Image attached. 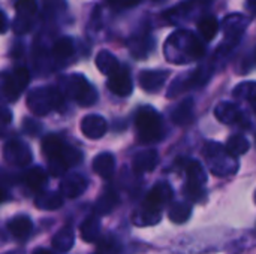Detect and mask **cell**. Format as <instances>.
<instances>
[{
  "label": "cell",
  "mask_w": 256,
  "mask_h": 254,
  "mask_svg": "<svg viewBox=\"0 0 256 254\" xmlns=\"http://www.w3.org/2000/svg\"><path fill=\"white\" fill-rule=\"evenodd\" d=\"M250 105H252V109H254V112L256 114V99H254V100L250 102Z\"/></svg>",
  "instance_id": "obj_45"
},
{
  "label": "cell",
  "mask_w": 256,
  "mask_h": 254,
  "mask_svg": "<svg viewBox=\"0 0 256 254\" xmlns=\"http://www.w3.org/2000/svg\"><path fill=\"white\" fill-rule=\"evenodd\" d=\"M250 1V4H256V0H249Z\"/></svg>",
  "instance_id": "obj_46"
},
{
  "label": "cell",
  "mask_w": 256,
  "mask_h": 254,
  "mask_svg": "<svg viewBox=\"0 0 256 254\" xmlns=\"http://www.w3.org/2000/svg\"><path fill=\"white\" fill-rule=\"evenodd\" d=\"M192 216V205L188 202H174L170 207L168 217L172 223L176 225H183L186 223Z\"/></svg>",
  "instance_id": "obj_21"
},
{
  "label": "cell",
  "mask_w": 256,
  "mask_h": 254,
  "mask_svg": "<svg viewBox=\"0 0 256 254\" xmlns=\"http://www.w3.org/2000/svg\"><path fill=\"white\" fill-rule=\"evenodd\" d=\"M96 66L106 76L112 75L116 70L120 69V63H118L117 57L114 54H111L110 51H100L96 55Z\"/></svg>",
  "instance_id": "obj_18"
},
{
  "label": "cell",
  "mask_w": 256,
  "mask_h": 254,
  "mask_svg": "<svg viewBox=\"0 0 256 254\" xmlns=\"http://www.w3.org/2000/svg\"><path fill=\"white\" fill-rule=\"evenodd\" d=\"M6 30V19L3 16V13L0 12V33H3Z\"/></svg>",
  "instance_id": "obj_42"
},
{
  "label": "cell",
  "mask_w": 256,
  "mask_h": 254,
  "mask_svg": "<svg viewBox=\"0 0 256 254\" xmlns=\"http://www.w3.org/2000/svg\"><path fill=\"white\" fill-rule=\"evenodd\" d=\"M168 43H172V46L180 54H183L182 63H188V60H198L204 55L202 43L189 31H178L176 34H171ZM177 51H174V54Z\"/></svg>",
  "instance_id": "obj_3"
},
{
  "label": "cell",
  "mask_w": 256,
  "mask_h": 254,
  "mask_svg": "<svg viewBox=\"0 0 256 254\" xmlns=\"http://www.w3.org/2000/svg\"><path fill=\"white\" fill-rule=\"evenodd\" d=\"M184 193H186L188 199H190V201H194V202H201V201L206 198L204 186H196V184H190V183L186 184Z\"/></svg>",
  "instance_id": "obj_35"
},
{
  "label": "cell",
  "mask_w": 256,
  "mask_h": 254,
  "mask_svg": "<svg viewBox=\"0 0 256 254\" xmlns=\"http://www.w3.org/2000/svg\"><path fill=\"white\" fill-rule=\"evenodd\" d=\"M33 254H52L51 252H48V250H45V249H39V250H36Z\"/></svg>",
  "instance_id": "obj_44"
},
{
  "label": "cell",
  "mask_w": 256,
  "mask_h": 254,
  "mask_svg": "<svg viewBox=\"0 0 256 254\" xmlns=\"http://www.w3.org/2000/svg\"><path fill=\"white\" fill-rule=\"evenodd\" d=\"M86 189H87V180L80 174L68 175L60 184V193L64 198H70V199L81 196L86 192Z\"/></svg>",
  "instance_id": "obj_11"
},
{
  "label": "cell",
  "mask_w": 256,
  "mask_h": 254,
  "mask_svg": "<svg viewBox=\"0 0 256 254\" xmlns=\"http://www.w3.org/2000/svg\"><path fill=\"white\" fill-rule=\"evenodd\" d=\"M63 97L58 90L51 87H39L28 93L27 106L34 115H46L52 108H57L62 103Z\"/></svg>",
  "instance_id": "obj_2"
},
{
  "label": "cell",
  "mask_w": 256,
  "mask_h": 254,
  "mask_svg": "<svg viewBox=\"0 0 256 254\" xmlns=\"http://www.w3.org/2000/svg\"><path fill=\"white\" fill-rule=\"evenodd\" d=\"M12 28H14V31L18 33V34H22V33L28 31V30H30V18L22 16V15H16V18L14 19Z\"/></svg>",
  "instance_id": "obj_37"
},
{
  "label": "cell",
  "mask_w": 256,
  "mask_h": 254,
  "mask_svg": "<svg viewBox=\"0 0 256 254\" xmlns=\"http://www.w3.org/2000/svg\"><path fill=\"white\" fill-rule=\"evenodd\" d=\"M34 204H36V207L39 210H46V211L58 210L63 205V195L62 193H54V192L40 193L36 198Z\"/></svg>",
  "instance_id": "obj_23"
},
{
  "label": "cell",
  "mask_w": 256,
  "mask_h": 254,
  "mask_svg": "<svg viewBox=\"0 0 256 254\" xmlns=\"http://www.w3.org/2000/svg\"><path fill=\"white\" fill-rule=\"evenodd\" d=\"M198 30L201 33V36L206 39V40H212L214 39V36L218 34L219 31V21L208 15V16H204L200 22H198Z\"/></svg>",
  "instance_id": "obj_29"
},
{
  "label": "cell",
  "mask_w": 256,
  "mask_h": 254,
  "mask_svg": "<svg viewBox=\"0 0 256 254\" xmlns=\"http://www.w3.org/2000/svg\"><path fill=\"white\" fill-rule=\"evenodd\" d=\"M108 124L106 120L100 115L92 114L82 118L81 121V130L88 139H99L106 133Z\"/></svg>",
  "instance_id": "obj_10"
},
{
  "label": "cell",
  "mask_w": 256,
  "mask_h": 254,
  "mask_svg": "<svg viewBox=\"0 0 256 254\" xmlns=\"http://www.w3.org/2000/svg\"><path fill=\"white\" fill-rule=\"evenodd\" d=\"M60 157L66 162V165H68V166H75V165H78V163L82 160V154H81V151H78L76 148L69 147V145H66V147L63 148V151H62Z\"/></svg>",
  "instance_id": "obj_32"
},
{
  "label": "cell",
  "mask_w": 256,
  "mask_h": 254,
  "mask_svg": "<svg viewBox=\"0 0 256 254\" xmlns=\"http://www.w3.org/2000/svg\"><path fill=\"white\" fill-rule=\"evenodd\" d=\"M140 3V0H110V4L116 9H128L134 7Z\"/></svg>",
  "instance_id": "obj_38"
},
{
  "label": "cell",
  "mask_w": 256,
  "mask_h": 254,
  "mask_svg": "<svg viewBox=\"0 0 256 254\" xmlns=\"http://www.w3.org/2000/svg\"><path fill=\"white\" fill-rule=\"evenodd\" d=\"M6 198H8L6 192L0 187V204H2V202H4V201H6Z\"/></svg>",
  "instance_id": "obj_43"
},
{
  "label": "cell",
  "mask_w": 256,
  "mask_h": 254,
  "mask_svg": "<svg viewBox=\"0 0 256 254\" xmlns=\"http://www.w3.org/2000/svg\"><path fill=\"white\" fill-rule=\"evenodd\" d=\"M80 232H81V238L86 243H94L100 234V222H99L98 216H92V217L86 219L80 228Z\"/></svg>",
  "instance_id": "obj_22"
},
{
  "label": "cell",
  "mask_w": 256,
  "mask_h": 254,
  "mask_svg": "<svg viewBox=\"0 0 256 254\" xmlns=\"http://www.w3.org/2000/svg\"><path fill=\"white\" fill-rule=\"evenodd\" d=\"M66 147V144L56 135H48L42 139V153L50 159V157H56L60 156L63 148Z\"/></svg>",
  "instance_id": "obj_27"
},
{
  "label": "cell",
  "mask_w": 256,
  "mask_h": 254,
  "mask_svg": "<svg viewBox=\"0 0 256 254\" xmlns=\"http://www.w3.org/2000/svg\"><path fill=\"white\" fill-rule=\"evenodd\" d=\"M94 254H102V253H94Z\"/></svg>",
  "instance_id": "obj_48"
},
{
  "label": "cell",
  "mask_w": 256,
  "mask_h": 254,
  "mask_svg": "<svg viewBox=\"0 0 256 254\" xmlns=\"http://www.w3.org/2000/svg\"><path fill=\"white\" fill-rule=\"evenodd\" d=\"M108 88L122 97H126L132 93L134 85H132V78L130 73L128 70V67H120L118 70H116L112 75L108 76Z\"/></svg>",
  "instance_id": "obj_8"
},
{
  "label": "cell",
  "mask_w": 256,
  "mask_h": 254,
  "mask_svg": "<svg viewBox=\"0 0 256 254\" xmlns=\"http://www.w3.org/2000/svg\"><path fill=\"white\" fill-rule=\"evenodd\" d=\"M135 124L138 129L140 141L144 144H153L164 138L162 117L153 108H142L136 114Z\"/></svg>",
  "instance_id": "obj_1"
},
{
  "label": "cell",
  "mask_w": 256,
  "mask_h": 254,
  "mask_svg": "<svg viewBox=\"0 0 256 254\" xmlns=\"http://www.w3.org/2000/svg\"><path fill=\"white\" fill-rule=\"evenodd\" d=\"M24 129L28 135H38L40 132V124L39 123H34L32 121L30 118H26V123H24Z\"/></svg>",
  "instance_id": "obj_39"
},
{
  "label": "cell",
  "mask_w": 256,
  "mask_h": 254,
  "mask_svg": "<svg viewBox=\"0 0 256 254\" xmlns=\"http://www.w3.org/2000/svg\"><path fill=\"white\" fill-rule=\"evenodd\" d=\"M69 93L74 96V99L82 105V106H90L98 100V93L96 90L87 82V79L81 75H74L69 79Z\"/></svg>",
  "instance_id": "obj_5"
},
{
  "label": "cell",
  "mask_w": 256,
  "mask_h": 254,
  "mask_svg": "<svg viewBox=\"0 0 256 254\" xmlns=\"http://www.w3.org/2000/svg\"><path fill=\"white\" fill-rule=\"evenodd\" d=\"M74 52V43L68 37H63V39H58L54 46H52V55L58 60H64L68 58L70 54Z\"/></svg>",
  "instance_id": "obj_30"
},
{
  "label": "cell",
  "mask_w": 256,
  "mask_h": 254,
  "mask_svg": "<svg viewBox=\"0 0 256 254\" xmlns=\"http://www.w3.org/2000/svg\"><path fill=\"white\" fill-rule=\"evenodd\" d=\"M24 180H26V184L32 190H36L38 192V190H40L45 186V183H46V174H45V171L42 168L36 166V168H32V169H28L26 172Z\"/></svg>",
  "instance_id": "obj_28"
},
{
  "label": "cell",
  "mask_w": 256,
  "mask_h": 254,
  "mask_svg": "<svg viewBox=\"0 0 256 254\" xmlns=\"http://www.w3.org/2000/svg\"><path fill=\"white\" fill-rule=\"evenodd\" d=\"M10 120H12V115H10L6 109H0V126L9 124Z\"/></svg>",
  "instance_id": "obj_41"
},
{
  "label": "cell",
  "mask_w": 256,
  "mask_h": 254,
  "mask_svg": "<svg viewBox=\"0 0 256 254\" xmlns=\"http://www.w3.org/2000/svg\"><path fill=\"white\" fill-rule=\"evenodd\" d=\"M10 254H24L22 252H15V253H10Z\"/></svg>",
  "instance_id": "obj_47"
},
{
  "label": "cell",
  "mask_w": 256,
  "mask_h": 254,
  "mask_svg": "<svg viewBox=\"0 0 256 254\" xmlns=\"http://www.w3.org/2000/svg\"><path fill=\"white\" fill-rule=\"evenodd\" d=\"M3 157L9 165L27 166L32 162V151L24 142L10 141L3 148Z\"/></svg>",
  "instance_id": "obj_6"
},
{
  "label": "cell",
  "mask_w": 256,
  "mask_h": 254,
  "mask_svg": "<svg viewBox=\"0 0 256 254\" xmlns=\"http://www.w3.org/2000/svg\"><path fill=\"white\" fill-rule=\"evenodd\" d=\"M162 219V211L159 210H153L147 205H144L140 211L135 213L134 216V222L138 226H153L156 223H159Z\"/></svg>",
  "instance_id": "obj_19"
},
{
  "label": "cell",
  "mask_w": 256,
  "mask_h": 254,
  "mask_svg": "<svg viewBox=\"0 0 256 254\" xmlns=\"http://www.w3.org/2000/svg\"><path fill=\"white\" fill-rule=\"evenodd\" d=\"M249 148H250V144H249V141L243 135H234V136H231L226 141V145H225V150L231 156H234V157L243 156L244 153L249 151Z\"/></svg>",
  "instance_id": "obj_26"
},
{
  "label": "cell",
  "mask_w": 256,
  "mask_h": 254,
  "mask_svg": "<svg viewBox=\"0 0 256 254\" xmlns=\"http://www.w3.org/2000/svg\"><path fill=\"white\" fill-rule=\"evenodd\" d=\"M117 204H118V196H117V193H116L114 190H108V192H105V193L99 198V201L96 202V205H94V213H96V216H106V214H110V213L117 207Z\"/></svg>",
  "instance_id": "obj_24"
},
{
  "label": "cell",
  "mask_w": 256,
  "mask_h": 254,
  "mask_svg": "<svg viewBox=\"0 0 256 254\" xmlns=\"http://www.w3.org/2000/svg\"><path fill=\"white\" fill-rule=\"evenodd\" d=\"M214 115L218 120H220L225 124H232L237 123L238 120H242V114L238 111V106L230 102H222L216 106L214 109Z\"/></svg>",
  "instance_id": "obj_17"
},
{
  "label": "cell",
  "mask_w": 256,
  "mask_h": 254,
  "mask_svg": "<svg viewBox=\"0 0 256 254\" xmlns=\"http://www.w3.org/2000/svg\"><path fill=\"white\" fill-rule=\"evenodd\" d=\"M93 171L105 178V180H110L112 175H114V171H116V159L111 153H100L99 156L94 157L93 160Z\"/></svg>",
  "instance_id": "obj_14"
},
{
  "label": "cell",
  "mask_w": 256,
  "mask_h": 254,
  "mask_svg": "<svg viewBox=\"0 0 256 254\" xmlns=\"http://www.w3.org/2000/svg\"><path fill=\"white\" fill-rule=\"evenodd\" d=\"M156 165H158L156 150H144L134 157V171L136 174L152 172L156 168Z\"/></svg>",
  "instance_id": "obj_13"
},
{
  "label": "cell",
  "mask_w": 256,
  "mask_h": 254,
  "mask_svg": "<svg viewBox=\"0 0 256 254\" xmlns=\"http://www.w3.org/2000/svg\"><path fill=\"white\" fill-rule=\"evenodd\" d=\"M44 4L46 9H51V10H60V9H64L66 6L64 0H44Z\"/></svg>",
  "instance_id": "obj_40"
},
{
  "label": "cell",
  "mask_w": 256,
  "mask_h": 254,
  "mask_svg": "<svg viewBox=\"0 0 256 254\" xmlns=\"http://www.w3.org/2000/svg\"><path fill=\"white\" fill-rule=\"evenodd\" d=\"M234 96L252 102L254 99H256V82H243L237 85L234 90Z\"/></svg>",
  "instance_id": "obj_31"
},
{
  "label": "cell",
  "mask_w": 256,
  "mask_h": 254,
  "mask_svg": "<svg viewBox=\"0 0 256 254\" xmlns=\"http://www.w3.org/2000/svg\"><path fill=\"white\" fill-rule=\"evenodd\" d=\"M120 252V243L112 238V237H106L104 240L99 241V253L102 254H117Z\"/></svg>",
  "instance_id": "obj_34"
},
{
  "label": "cell",
  "mask_w": 256,
  "mask_h": 254,
  "mask_svg": "<svg viewBox=\"0 0 256 254\" xmlns=\"http://www.w3.org/2000/svg\"><path fill=\"white\" fill-rule=\"evenodd\" d=\"M8 229L16 240H26L33 231V222L27 216H16L9 220Z\"/></svg>",
  "instance_id": "obj_15"
},
{
  "label": "cell",
  "mask_w": 256,
  "mask_h": 254,
  "mask_svg": "<svg viewBox=\"0 0 256 254\" xmlns=\"http://www.w3.org/2000/svg\"><path fill=\"white\" fill-rule=\"evenodd\" d=\"M184 171L188 175V183L196 184V186H204L207 181V175L204 168L201 166L200 162L195 160H186L184 162Z\"/></svg>",
  "instance_id": "obj_20"
},
{
  "label": "cell",
  "mask_w": 256,
  "mask_h": 254,
  "mask_svg": "<svg viewBox=\"0 0 256 254\" xmlns=\"http://www.w3.org/2000/svg\"><path fill=\"white\" fill-rule=\"evenodd\" d=\"M172 199V189L170 187V184L166 183H159L156 184L147 195L146 204L147 207L153 208V210H159L162 211V208Z\"/></svg>",
  "instance_id": "obj_9"
},
{
  "label": "cell",
  "mask_w": 256,
  "mask_h": 254,
  "mask_svg": "<svg viewBox=\"0 0 256 254\" xmlns=\"http://www.w3.org/2000/svg\"><path fill=\"white\" fill-rule=\"evenodd\" d=\"M52 244V249L56 252H60V253H66L69 252L74 244H75V234H74V229L70 226H64L52 238L51 241Z\"/></svg>",
  "instance_id": "obj_16"
},
{
  "label": "cell",
  "mask_w": 256,
  "mask_h": 254,
  "mask_svg": "<svg viewBox=\"0 0 256 254\" xmlns=\"http://www.w3.org/2000/svg\"><path fill=\"white\" fill-rule=\"evenodd\" d=\"M69 166L66 165V162L60 157V156H56V157H50L48 159V171L52 177H62L66 169Z\"/></svg>",
  "instance_id": "obj_33"
},
{
  "label": "cell",
  "mask_w": 256,
  "mask_h": 254,
  "mask_svg": "<svg viewBox=\"0 0 256 254\" xmlns=\"http://www.w3.org/2000/svg\"><path fill=\"white\" fill-rule=\"evenodd\" d=\"M192 114H194V100L192 99H184L171 114L172 121L177 126H183L188 124L192 120Z\"/></svg>",
  "instance_id": "obj_25"
},
{
  "label": "cell",
  "mask_w": 256,
  "mask_h": 254,
  "mask_svg": "<svg viewBox=\"0 0 256 254\" xmlns=\"http://www.w3.org/2000/svg\"><path fill=\"white\" fill-rule=\"evenodd\" d=\"M15 9H16L18 15L32 18L33 13L36 12V1L34 0H18L15 4Z\"/></svg>",
  "instance_id": "obj_36"
},
{
  "label": "cell",
  "mask_w": 256,
  "mask_h": 254,
  "mask_svg": "<svg viewBox=\"0 0 256 254\" xmlns=\"http://www.w3.org/2000/svg\"><path fill=\"white\" fill-rule=\"evenodd\" d=\"M168 78V72L166 70H144L141 72L138 81L142 90L148 91V93H154L159 91L162 88V85L165 84Z\"/></svg>",
  "instance_id": "obj_12"
},
{
  "label": "cell",
  "mask_w": 256,
  "mask_h": 254,
  "mask_svg": "<svg viewBox=\"0 0 256 254\" xmlns=\"http://www.w3.org/2000/svg\"><path fill=\"white\" fill-rule=\"evenodd\" d=\"M30 82V73L24 67L15 69L6 79L4 85V94L9 100H15L18 94L28 85Z\"/></svg>",
  "instance_id": "obj_7"
},
{
  "label": "cell",
  "mask_w": 256,
  "mask_h": 254,
  "mask_svg": "<svg viewBox=\"0 0 256 254\" xmlns=\"http://www.w3.org/2000/svg\"><path fill=\"white\" fill-rule=\"evenodd\" d=\"M207 159L210 160V169L218 177H226L237 171L238 163L234 156H231L225 148L216 147V144H210L206 148Z\"/></svg>",
  "instance_id": "obj_4"
}]
</instances>
